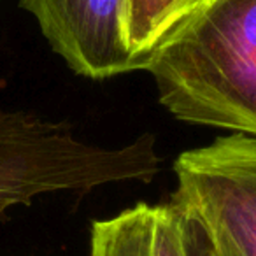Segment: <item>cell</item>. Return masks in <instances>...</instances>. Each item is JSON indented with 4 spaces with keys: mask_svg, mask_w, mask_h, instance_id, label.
Listing matches in <instances>:
<instances>
[{
    "mask_svg": "<svg viewBox=\"0 0 256 256\" xmlns=\"http://www.w3.org/2000/svg\"><path fill=\"white\" fill-rule=\"evenodd\" d=\"M144 70L174 118L256 137V0H200Z\"/></svg>",
    "mask_w": 256,
    "mask_h": 256,
    "instance_id": "6da1fadb",
    "label": "cell"
},
{
    "mask_svg": "<svg viewBox=\"0 0 256 256\" xmlns=\"http://www.w3.org/2000/svg\"><path fill=\"white\" fill-rule=\"evenodd\" d=\"M162 170L151 134L123 148L78 139L70 124L0 110V218L53 192H90L109 182H150Z\"/></svg>",
    "mask_w": 256,
    "mask_h": 256,
    "instance_id": "7a4b0ae2",
    "label": "cell"
},
{
    "mask_svg": "<svg viewBox=\"0 0 256 256\" xmlns=\"http://www.w3.org/2000/svg\"><path fill=\"white\" fill-rule=\"evenodd\" d=\"M170 204L193 223L209 256H256V137L230 134L184 151Z\"/></svg>",
    "mask_w": 256,
    "mask_h": 256,
    "instance_id": "3957f363",
    "label": "cell"
},
{
    "mask_svg": "<svg viewBox=\"0 0 256 256\" xmlns=\"http://www.w3.org/2000/svg\"><path fill=\"white\" fill-rule=\"evenodd\" d=\"M20 6L76 74L100 81L146 68L128 42V0H20Z\"/></svg>",
    "mask_w": 256,
    "mask_h": 256,
    "instance_id": "277c9868",
    "label": "cell"
},
{
    "mask_svg": "<svg viewBox=\"0 0 256 256\" xmlns=\"http://www.w3.org/2000/svg\"><path fill=\"white\" fill-rule=\"evenodd\" d=\"M90 256H209L200 232L172 204H137L93 221Z\"/></svg>",
    "mask_w": 256,
    "mask_h": 256,
    "instance_id": "5b68a950",
    "label": "cell"
},
{
    "mask_svg": "<svg viewBox=\"0 0 256 256\" xmlns=\"http://www.w3.org/2000/svg\"><path fill=\"white\" fill-rule=\"evenodd\" d=\"M200 0H128V42L148 62L151 51Z\"/></svg>",
    "mask_w": 256,
    "mask_h": 256,
    "instance_id": "8992f818",
    "label": "cell"
}]
</instances>
